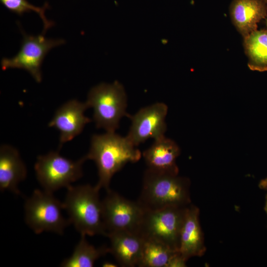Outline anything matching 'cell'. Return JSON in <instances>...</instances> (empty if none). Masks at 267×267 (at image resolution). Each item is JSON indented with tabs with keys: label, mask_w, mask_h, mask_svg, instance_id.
<instances>
[{
	"label": "cell",
	"mask_w": 267,
	"mask_h": 267,
	"mask_svg": "<svg viewBox=\"0 0 267 267\" xmlns=\"http://www.w3.org/2000/svg\"><path fill=\"white\" fill-rule=\"evenodd\" d=\"M88 160H93L97 167L99 189H110L113 176L127 164L138 162L142 153L127 137L115 132L93 134L90 140Z\"/></svg>",
	"instance_id": "cell-1"
},
{
	"label": "cell",
	"mask_w": 267,
	"mask_h": 267,
	"mask_svg": "<svg viewBox=\"0 0 267 267\" xmlns=\"http://www.w3.org/2000/svg\"><path fill=\"white\" fill-rule=\"evenodd\" d=\"M190 181L187 178L146 169L137 200L145 211L190 204Z\"/></svg>",
	"instance_id": "cell-2"
},
{
	"label": "cell",
	"mask_w": 267,
	"mask_h": 267,
	"mask_svg": "<svg viewBox=\"0 0 267 267\" xmlns=\"http://www.w3.org/2000/svg\"><path fill=\"white\" fill-rule=\"evenodd\" d=\"M63 203L72 223L81 235L93 236L107 232L102 215L100 189L90 184L69 186Z\"/></svg>",
	"instance_id": "cell-3"
},
{
	"label": "cell",
	"mask_w": 267,
	"mask_h": 267,
	"mask_svg": "<svg viewBox=\"0 0 267 267\" xmlns=\"http://www.w3.org/2000/svg\"><path fill=\"white\" fill-rule=\"evenodd\" d=\"M93 109V120L97 128L107 132H115L127 112V96L123 86L119 82L101 83L91 88L86 101Z\"/></svg>",
	"instance_id": "cell-4"
},
{
	"label": "cell",
	"mask_w": 267,
	"mask_h": 267,
	"mask_svg": "<svg viewBox=\"0 0 267 267\" xmlns=\"http://www.w3.org/2000/svg\"><path fill=\"white\" fill-rule=\"evenodd\" d=\"M25 219L35 233L50 231L62 234L70 222L63 216L64 209L53 193L35 189L25 201Z\"/></svg>",
	"instance_id": "cell-5"
},
{
	"label": "cell",
	"mask_w": 267,
	"mask_h": 267,
	"mask_svg": "<svg viewBox=\"0 0 267 267\" xmlns=\"http://www.w3.org/2000/svg\"><path fill=\"white\" fill-rule=\"evenodd\" d=\"M86 155L73 161L51 151L37 157L34 169L37 178L43 189L53 193L63 187L68 188L83 175V165Z\"/></svg>",
	"instance_id": "cell-6"
},
{
	"label": "cell",
	"mask_w": 267,
	"mask_h": 267,
	"mask_svg": "<svg viewBox=\"0 0 267 267\" xmlns=\"http://www.w3.org/2000/svg\"><path fill=\"white\" fill-rule=\"evenodd\" d=\"M188 206L145 210L139 233L144 238L156 239L178 251L180 232Z\"/></svg>",
	"instance_id": "cell-7"
},
{
	"label": "cell",
	"mask_w": 267,
	"mask_h": 267,
	"mask_svg": "<svg viewBox=\"0 0 267 267\" xmlns=\"http://www.w3.org/2000/svg\"><path fill=\"white\" fill-rule=\"evenodd\" d=\"M144 212L137 201L129 200L110 188L102 200V219L107 234L117 231L139 232Z\"/></svg>",
	"instance_id": "cell-8"
},
{
	"label": "cell",
	"mask_w": 267,
	"mask_h": 267,
	"mask_svg": "<svg viewBox=\"0 0 267 267\" xmlns=\"http://www.w3.org/2000/svg\"><path fill=\"white\" fill-rule=\"evenodd\" d=\"M23 40L20 49L14 57L3 58L1 64L2 70L8 68L24 69L38 83L42 80L41 70L42 61L52 48L64 44L62 39H49L43 35H29L22 32Z\"/></svg>",
	"instance_id": "cell-9"
},
{
	"label": "cell",
	"mask_w": 267,
	"mask_h": 267,
	"mask_svg": "<svg viewBox=\"0 0 267 267\" xmlns=\"http://www.w3.org/2000/svg\"><path fill=\"white\" fill-rule=\"evenodd\" d=\"M168 110L166 104L156 102L130 115L131 124L127 137L137 147L149 139L155 140L165 136Z\"/></svg>",
	"instance_id": "cell-10"
},
{
	"label": "cell",
	"mask_w": 267,
	"mask_h": 267,
	"mask_svg": "<svg viewBox=\"0 0 267 267\" xmlns=\"http://www.w3.org/2000/svg\"><path fill=\"white\" fill-rule=\"evenodd\" d=\"M89 108L86 101L72 99L56 110L48 126L59 132V150L64 143L80 134L85 126L91 122V119L84 114Z\"/></svg>",
	"instance_id": "cell-11"
},
{
	"label": "cell",
	"mask_w": 267,
	"mask_h": 267,
	"mask_svg": "<svg viewBox=\"0 0 267 267\" xmlns=\"http://www.w3.org/2000/svg\"><path fill=\"white\" fill-rule=\"evenodd\" d=\"M199 214V208L191 203L186 207L178 248V253L186 262L192 257H201L206 252Z\"/></svg>",
	"instance_id": "cell-12"
},
{
	"label": "cell",
	"mask_w": 267,
	"mask_h": 267,
	"mask_svg": "<svg viewBox=\"0 0 267 267\" xmlns=\"http://www.w3.org/2000/svg\"><path fill=\"white\" fill-rule=\"evenodd\" d=\"M180 149L173 140L164 136L154 140L153 143L142 153L147 169L151 171L173 175L178 174L176 163Z\"/></svg>",
	"instance_id": "cell-13"
},
{
	"label": "cell",
	"mask_w": 267,
	"mask_h": 267,
	"mask_svg": "<svg viewBox=\"0 0 267 267\" xmlns=\"http://www.w3.org/2000/svg\"><path fill=\"white\" fill-rule=\"evenodd\" d=\"M109 253L122 267H134L139 264L144 237L136 232L117 231L107 233Z\"/></svg>",
	"instance_id": "cell-14"
},
{
	"label": "cell",
	"mask_w": 267,
	"mask_h": 267,
	"mask_svg": "<svg viewBox=\"0 0 267 267\" xmlns=\"http://www.w3.org/2000/svg\"><path fill=\"white\" fill-rule=\"evenodd\" d=\"M27 176L26 166L18 151L8 144L0 147V189L19 194L18 186Z\"/></svg>",
	"instance_id": "cell-15"
},
{
	"label": "cell",
	"mask_w": 267,
	"mask_h": 267,
	"mask_svg": "<svg viewBox=\"0 0 267 267\" xmlns=\"http://www.w3.org/2000/svg\"><path fill=\"white\" fill-rule=\"evenodd\" d=\"M232 22L245 38L257 30L258 23L267 15V5L262 0H233L230 7Z\"/></svg>",
	"instance_id": "cell-16"
},
{
	"label": "cell",
	"mask_w": 267,
	"mask_h": 267,
	"mask_svg": "<svg viewBox=\"0 0 267 267\" xmlns=\"http://www.w3.org/2000/svg\"><path fill=\"white\" fill-rule=\"evenodd\" d=\"M248 58V65L253 71H267V30H256L244 38Z\"/></svg>",
	"instance_id": "cell-17"
},
{
	"label": "cell",
	"mask_w": 267,
	"mask_h": 267,
	"mask_svg": "<svg viewBox=\"0 0 267 267\" xmlns=\"http://www.w3.org/2000/svg\"><path fill=\"white\" fill-rule=\"evenodd\" d=\"M109 253V247L103 246L96 248L89 244L86 235L81 237L72 254L61 263L63 267H92L101 257Z\"/></svg>",
	"instance_id": "cell-18"
},
{
	"label": "cell",
	"mask_w": 267,
	"mask_h": 267,
	"mask_svg": "<svg viewBox=\"0 0 267 267\" xmlns=\"http://www.w3.org/2000/svg\"><path fill=\"white\" fill-rule=\"evenodd\" d=\"M139 267H168L171 260L178 251L152 238H144Z\"/></svg>",
	"instance_id": "cell-19"
},
{
	"label": "cell",
	"mask_w": 267,
	"mask_h": 267,
	"mask_svg": "<svg viewBox=\"0 0 267 267\" xmlns=\"http://www.w3.org/2000/svg\"><path fill=\"white\" fill-rule=\"evenodd\" d=\"M1 3L8 10L18 15H22L24 12L33 11L37 12L42 19L44 24L43 32L51 27L54 23L47 19L44 12L48 5L46 3L42 7H36L30 4L26 0H0Z\"/></svg>",
	"instance_id": "cell-20"
},
{
	"label": "cell",
	"mask_w": 267,
	"mask_h": 267,
	"mask_svg": "<svg viewBox=\"0 0 267 267\" xmlns=\"http://www.w3.org/2000/svg\"><path fill=\"white\" fill-rule=\"evenodd\" d=\"M259 187L262 189L267 190V177L260 181Z\"/></svg>",
	"instance_id": "cell-21"
},
{
	"label": "cell",
	"mask_w": 267,
	"mask_h": 267,
	"mask_svg": "<svg viewBox=\"0 0 267 267\" xmlns=\"http://www.w3.org/2000/svg\"><path fill=\"white\" fill-rule=\"evenodd\" d=\"M102 266L104 267H115L118 266L109 262H105L102 264Z\"/></svg>",
	"instance_id": "cell-22"
},
{
	"label": "cell",
	"mask_w": 267,
	"mask_h": 267,
	"mask_svg": "<svg viewBox=\"0 0 267 267\" xmlns=\"http://www.w3.org/2000/svg\"><path fill=\"white\" fill-rule=\"evenodd\" d=\"M264 210H265V211L266 212L267 215V195L266 196V203H265V208H264Z\"/></svg>",
	"instance_id": "cell-23"
},
{
	"label": "cell",
	"mask_w": 267,
	"mask_h": 267,
	"mask_svg": "<svg viewBox=\"0 0 267 267\" xmlns=\"http://www.w3.org/2000/svg\"><path fill=\"white\" fill-rule=\"evenodd\" d=\"M267 5V0H262Z\"/></svg>",
	"instance_id": "cell-24"
},
{
	"label": "cell",
	"mask_w": 267,
	"mask_h": 267,
	"mask_svg": "<svg viewBox=\"0 0 267 267\" xmlns=\"http://www.w3.org/2000/svg\"><path fill=\"white\" fill-rule=\"evenodd\" d=\"M266 24H267V19L266 20Z\"/></svg>",
	"instance_id": "cell-25"
}]
</instances>
